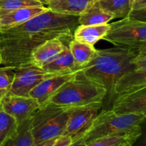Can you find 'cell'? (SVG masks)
Here are the masks:
<instances>
[{
	"label": "cell",
	"mask_w": 146,
	"mask_h": 146,
	"mask_svg": "<svg viewBox=\"0 0 146 146\" xmlns=\"http://www.w3.org/2000/svg\"><path fill=\"white\" fill-rule=\"evenodd\" d=\"M143 88H146V69L134 68L124 74L115 81L111 93L117 96Z\"/></svg>",
	"instance_id": "cell-14"
},
{
	"label": "cell",
	"mask_w": 146,
	"mask_h": 146,
	"mask_svg": "<svg viewBox=\"0 0 146 146\" xmlns=\"http://www.w3.org/2000/svg\"><path fill=\"white\" fill-rule=\"evenodd\" d=\"M43 6L38 0H0V11H8L28 7Z\"/></svg>",
	"instance_id": "cell-25"
},
{
	"label": "cell",
	"mask_w": 146,
	"mask_h": 146,
	"mask_svg": "<svg viewBox=\"0 0 146 146\" xmlns=\"http://www.w3.org/2000/svg\"><path fill=\"white\" fill-rule=\"evenodd\" d=\"M38 1H39V2L41 3L43 6H45L46 7V5L47 3H48V0H38Z\"/></svg>",
	"instance_id": "cell-29"
},
{
	"label": "cell",
	"mask_w": 146,
	"mask_h": 146,
	"mask_svg": "<svg viewBox=\"0 0 146 146\" xmlns=\"http://www.w3.org/2000/svg\"><path fill=\"white\" fill-rule=\"evenodd\" d=\"M109 29V24L96 25H78L73 34L74 39L93 46L103 39Z\"/></svg>",
	"instance_id": "cell-15"
},
{
	"label": "cell",
	"mask_w": 146,
	"mask_h": 146,
	"mask_svg": "<svg viewBox=\"0 0 146 146\" xmlns=\"http://www.w3.org/2000/svg\"><path fill=\"white\" fill-rule=\"evenodd\" d=\"M70 41L61 38H55L45 41L33 50L29 57V63L42 68L57 58Z\"/></svg>",
	"instance_id": "cell-12"
},
{
	"label": "cell",
	"mask_w": 146,
	"mask_h": 146,
	"mask_svg": "<svg viewBox=\"0 0 146 146\" xmlns=\"http://www.w3.org/2000/svg\"><path fill=\"white\" fill-rule=\"evenodd\" d=\"M48 9L45 6H36L0 11V31L24 24Z\"/></svg>",
	"instance_id": "cell-13"
},
{
	"label": "cell",
	"mask_w": 146,
	"mask_h": 146,
	"mask_svg": "<svg viewBox=\"0 0 146 146\" xmlns=\"http://www.w3.org/2000/svg\"><path fill=\"white\" fill-rule=\"evenodd\" d=\"M133 143H126V144H125V145H123L122 146H133Z\"/></svg>",
	"instance_id": "cell-31"
},
{
	"label": "cell",
	"mask_w": 146,
	"mask_h": 146,
	"mask_svg": "<svg viewBox=\"0 0 146 146\" xmlns=\"http://www.w3.org/2000/svg\"><path fill=\"white\" fill-rule=\"evenodd\" d=\"M68 48L78 69L88 64L95 57L97 51L96 48L93 46L79 42L74 38L68 44Z\"/></svg>",
	"instance_id": "cell-20"
},
{
	"label": "cell",
	"mask_w": 146,
	"mask_h": 146,
	"mask_svg": "<svg viewBox=\"0 0 146 146\" xmlns=\"http://www.w3.org/2000/svg\"><path fill=\"white\" fill-rule=\"evenodd\" d=\"M108 94L102 86L77 73L51 97L48 102L64 107H78L103 102ZM47 102V103H48Z\"/></svg>",
	"instance_id": "cell-3"
},
{
	"label": "cell",
	"mask_w": 146,
	"mask_h": 146,
	"mask_svg": "<svg viewBox=\"0 0 146 146\" xmlns=\"http://www.w3.org/2000/svg\"><path fill=\"white\" fill-rule=\"evenodd\" d=\"M95 0H48L46 7L54 12L78 17Z\"/></svg>",
	"instance_id": "cell-17"
},
{
	"label": "cell",
	"mask_w": 146,
	"mask_h": 146,
	"mask_svg": "<svg viewBox=\"0 0 146 146\" xmlns=\"http://www.w3.org/2000/svg\"><path fill=\"white\" fill-rule=\"evenodd\" d=\"M55 75L30 63L23 64L15 68L14 81L7 94L27 96L30 91L41 81Z\"/></svg>",
	"instance_id": "cell-7"
},
{
	"label": "cell",
	"mask_w": 146,
	"mask_h": 146,
	"mask_svg": "<svg viewBox=\"0 0 146 146\" xmlns=\"http://www.w3.org/2000/svg\"><path fill=\"white\" fill-rule=\"evenodd\" d=\"M145 117V114H119L111 109L103 110L81 137L88 143L106 135L137 129L141 128Z\"/></svg>",
	"instance_id": "cell-5"
},
{
	"label": "cell",
	"mask_w": 146,
	"mask_h": 146,
	"mask_svg": "<svg viewBox=\"0 0 146 146\" xmlns=\"http://www.w3.org/2000/svg\"><path fill=\"white\" fill-rule=\"evenodd\" d=\"M78 17L47 11L27 22L0 31V54L4 66L16 68L29 63L34 48L55 38L71 41Z\"/></svg>",
	"instance_id": "cell-1"
},
{
	"label": "cell",
	"mask_w": 146,
	"mask_h": 146,
	"mask_svg": "<svg viewBox=\"0 0 146 146\" xmlns=\"http://www.w3.org/2000/svg\"><path fill=\"white\" fill-rule=\"evenodd\" d=\"M1 65H2V58H1V56L0 54V67H1Z\"/></svg>",
	"instance_id": "cell-30"
},
{
	"label": "cell",
	"mask_w": 146,
	"mask_h": 146,
	"mask_svg": "<svg viewBox=\"0 0 146 146\" xmlns=\"http://www.w3.org/2000/svg\"><path fill=\"white\" fill-rule=\"evenodd\" d=\"M68 146H86V143L81 137L74 140Z\"/></svg>",
	"instance_id": "cell-28"
},
{
	"label": "cell",
	"mask_w": 146,
	"mask_h": 146,
	"mask_svg": "<svg viewBox=\"0 0 146 146\" xmlns=\"http://www.w3.org/2000/svg\"><path fill=\"white\" fill-rule=\"evenodd\" d=\"M19 124L17 120L0 108V146L15 133Z\"/></svg>",
	"instance_id": "cell-23"
},
{
	"label": "cell",
	"mask_w": 146,
	"mask_h": 146,
	"mask_svg": "<svg viewBox=\"0 0 146 146\" xmlns=\"http://www.w3.org/2000/svg\"><path fill=\"white\" fill-rule=\"evenodd\" d=\"M40 107L36 100L31 97L7 94L0 101V108L19 123L29 119Z\"/></svg>",
	"instance_id": "cell-9"
},
{
	"label": "cell",
	"mask_w": 146,
	"mask_h": 146,
	"mask_svg": "<svg viewBox=\"0 0 146 146\" xmlns=\"http://www.w3.org/2000/svg\"><path fill=\"white\" fill-rule=\"evenodd\" d=\"M102 103L71 108L66 128L63 135H69L74 141L80 138L98 115L102 107Z\"/></svg>",
	"instance_id": "cell-8"
},
{
	"label": "cell",
	"mask_w": 146,
	"mask_h": 146,
	"mask_svg": "<svg viewBox=\"0 0 146 146\" xmlns=\"http://www.w3.org/2000/svg\"><path fill=\"white\" fill-rule=\"evenodd\" d=\"M136 55L135 51L119 47L97 49L95 57L78 72L111 92L120 77L135 68L133 60Z\"/></svg>",
	"instance_id": "cell-2"
},
{
	"label": "cell",
	"mask_w": 146,
	"mask_h": 146,
	"mask_svg": "<svg viewBox=\"0 0 146 146\" xmlns=\"http://www.w3.org/2000/svg\"><path fill=\"white\" fill-rule=\"evenodd\" d=\"M74 140L69 135H61L50 146H68Z\"/></svg>",
	"instance_id": "cell-26"
},
{
	"label": "cell",
	"mask_w": 146,
	"mask_h": 146,
	"mask_svg": "<svg viewBox=\"0 0 146 146\" xmlns=\"http://www.w3.org/2000/svg\"><path fill=\"white\" fill-rule=\"evenodd\" d=\"M77 73L78 71H71L46 78L30 91L29 96L36 100L40 106H42L49 101L61 86L72 79Z\"/></svg>",
	"instance_id": "cell-11"
},
{
	"label": "cell",
	"mask_w": 146,
	"mask_h": 146,
	"mask_svg": "<svg viewBox=\"0 0 146 146\" xmlns=\"http://www.w3.org/2000/svg\"><path fill=\"white\" fill-rule=\"evenodd\" d=\"M103 39L115 47L127 48L138 54L146 48V22L130 17L121 19L109 24V29Z\"/></svg>",
	"instance_id": "cell-6"
},
{
	"label": "cell",
	"mask_w": 146,
	"mask_h": 146,
	"mask_svg": "<svg viewBox=\"0 0 146 146\" xmlns=\"http://www.w3.org/2000/svg\"><path fill=\"white\" fill-rule=\"evenodd\" d=\"M71 108L46 103L34 113L30 121L34 143L42 142L64 135Z\"/></svg>",
	"instance_id": "cell-4"
},
{
	"label": "cell",
	"mask_w": 146,
	"mask_h": 146,
	"mask_svg": "<svg viewBox=\"0 0 146 146\" xmlns=\"http://www.w3.org/2000/svg\"><path fill=\"white\" fill-rule=\"evenodd\" d=\"M101 7L114 19L128 17L131 11V0H97Z\"/></svg>",
	"instance_id": "cell-22"
},
{
	"label": "cell",
	"mask_w": 146,
	"mask_h": 146,
	"mask_svg": "<svg viewBox=\"0 0 146 146\" xmlns=\"http://www.w3.org/2000/svg\"><path fill=\"white\" fill-rule=\"evenodd\" d=\"M142 135L141 128L101 137L86 143V146H122L134 143Z\"/></svg>",
	"instance_id": "cell-16"
},
{
	"label": "cell",
	"mask_w": 146,
	"mask_h": 146,
	"mask_svg": "<svg viewBox=\"0 0 146 146\" xmlns=\"http://www.w3.org/2000/svg\"><path fill=\"white\" fill-rule=\"evenodd\" d=\"M15 75V68L8 66L0 67V101L9 91Z\"/></svg>",
	"instance_id": "cell-24"
},
{
	"label": "cell",
	"mask_w": 146,
	"mask_h": 146,
	"mask_svg": "<svg viewBox=\"0 0 146 146\" xmlns=\"http://www.w3.org/2000/svg\"><path fill=\"white\" fill-rule=\"evenodd\" d=\"M34 143L30 128V121L27 119L19 124L15 133L10 137L2 146H31Z\"/></svg>",
	"instance_id": "cell-21"
},
{
	"label": "cell",
	"mask_w": 146,
	"mask_h": 146,
	"mask_svg": "<svg viewBox=\"0 0 146 146\" xmlns=\"http://www.w3.org/2000/svg\"><path fill=\"white\" fill-rule=\"evenodd\" d=\"M58 138H53V139H50V140H48V141H42V142L34 143H33L31 146H50L51 144H53V143H54V141H55Z\"/></svg>",
	"instance_id": "cell-27"
},
{
	"label": "cell",
	"mask_w": 146,
	"mask_h": 146,
	"mask_svg": "<svg viewBox=\"0 0 146 146\" xmlns=\"http://www.w3.org/2000/svg\"><path fill=\"white\" fill-rule=\"evenodd\" d=\"M42 69L56 75L78 71L74 57L68 48V44L65 45L63 51L56 59L44 66Z\"/></svg>",
	"instance_id": "cell-19"
},
{
	"label": "cell",
	"mask_w": 146,
	"mask_h": 146,
	"mask_svg": "<svg viewBox=\"0 0 146 146\" xmlns=\"http://www.w3.org/2000/svg\"><path fill=\"white\" fill-rule=\"evenodd\" d=\"M111 110L119 114H145L146 88L117 95Z\"/></svg>",
	"instance_id": "cell-10"
},
{
	"label": "cell",
	"mask_w": 146,
	"mask_h": 146,
	"mask_svg": "<svg viewBox=\"0 0 146 146\" xmlns=\"http://www.w3.org/2000/svg\"><path fill=\"white\" fill-rule=\"evenodd\" d=\"M113 19V16L104 10L95 0L78 16V23L79 25L104 24Z\"/></svg>",
	"instance_id": "cell-18"
}]
</instances>
